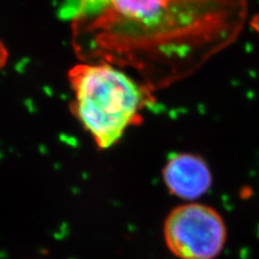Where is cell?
Returning a JSON list of instances; mask_svg holds the SVG:
<instances>
[{"label": "cell", "instance_id": "obj_1", "mask_svg": "<svg viewBox=\"0 0 259 259\" xmlns=\"http://www.w3.org/2000/svg\"><path fill=\"white\" fill-rule=\"evenodd\" d=\"M246 0H67L85 62L134 70L151 92L193 74L233 42Z\"/></svg>", "mask_w": 259, "mask_h": 259}, {"label": "cell", "instance_id": "obj_2", "mask_svg": "<svg viewBox=\"0 0 259 259\" xmlns=\"http://www.w3.org/2000/svg\"><path fill=\"white\" fill-rule=\"evenodd\" d=\"M72 110L97 147L115 146L126 130L143 121L152 92L108 63L87 62L69 71Z\"/></svg>", "mask_w": 259, "mask_h": 259}, {"label": "cell", "instance_id": "obj_3", "mask_svg": "<svg viewBox=\"0 0 259 259\" xmlns=\"http://www.w3.org/2000/svg\"><path fill=\"white\" fill-rule=\"evenodd\" d=\"M163 233L167 248L180 259H215L227 239L222 215L201 203L174 208L164 222Z\"/></svg>", "mask_w": 259, "mask_h": 259}, {"label": "cell", "instance_id": "obj_4", "mask_svg": "<svg viewBox=\"0 0 259 259\" xmlns=\"http://www.w3.org/2000/svg\"><path fill=\"white\" fill-rule=\"evenodd\" d=\"M165 187L173 196L194 200L203 196L212 185V173L206 162L191 153L169 158L163 168Z\"/></svg>", "mask_w": 259, "mask_h": 259}, {"label": "cell", "instance_id": "obj_5", "mask_svg": "<svg viewBox=\"0 0 259 259\" xmlns=\"http://www.w3.org/2000/svg\"><path fill=\"white\" fill-rule=\"evenodd\" d=\"M250 25H252L253 29L259 35V14L254 16L253 20L250 21Z\"/></svg>", "mask_w": 259, "mask_h": 259}]
</instances>
